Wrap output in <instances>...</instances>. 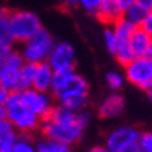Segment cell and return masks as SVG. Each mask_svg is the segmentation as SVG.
Listing matches in <instances>:
<instances>
[{
    "instance_id": "6da1fadb",
    "label": "cell",
    "mask_w": 152,
    "mask_h": 152,
    "mask_svg": "<svg viewBox=\"0 0 152 152\" xmlns=\"http://www.w3.org/2000/svg\"><path fill=\"white\" fill-rule=\"evenodd\" d=\"M91 115L87 110L74 112L63 105L53 106L50 115L41 121L39 129L43 137L73 145L83 137L89 124Z\"/></svg>"
},
{
    "instance_id": "7a4b0ae2",
    "label": "cell",
    "mask_w": 152,
    "mask_h": 152,
    "mask_svg": "<svg viewBox=\"0 0 152 152\" xmlns=\"http://www.w3.org/2000/svg\"><path fill=\"white\" fill-rule=\"evenodd\" d=\"M88 94H89V84L83 75L75 71L71 73L69 78L60 85L52 95L59 101V105L66 106L67 109L74 112L85 110L88 105Z\"/></svg>"
},
{
    "instance_id": "3957f363",
    "label": "cell",
    "mask_w": 152,
    "mask_h": 152,
    "mask_svg": "<svg viewBox=\"0 0 152 152\" xmlns=\"http://www.w3.org/2000/svg\"><path fill=\"white\" fill-rule=\"evenodd\" d=\"M6 119L13 123L14 129L20 131V134H29L39 129L42 119L21 103L20 92H10V96L4 105Z\"/></svg>"
},
{
    "instance_id": "277c9868",
    "label": "cell",
    "mask_w": 152,
    "mask_h": 152,
    "mask_svg": "<svg viewBox=\"0 0 152 152\" xmlns=\"http://www.w3.org/2000/svg\"><path fill=\"white\" fill-rule=\"evenodd\" d=\"M9 25L10 34L14 42H21V43L28 41L42 28L41 20L37 14H34L32 11H24V10L11 11Z\"/></svg>"
},
{
    "instance_id": "5b68a950",
    "label": "cell",
    "mask_w": 152,
    "mask_h": 152,
    "mask_svg": "<svg viewBox=\"0 0 152 152\" xmlns=\"http://www.w3.org/2000/svg\"><path fill=\"white\" fill-rule=\"evenodd\" d=\"M53 45H55V41L52 35L42 27L35 35H32L28 41L24 42L23 50L20 53L25 61L39 64L42 61H46Z\"/></svg>"
},
{
    "instance_id": "8992f818",
    "label": "cell",
    "mask_w": 152,
    "mask_h": 152,
    "mask_svg": "<svg viewBox=\"0 0 152 152\" xmlns=\"http://www.w3.org/2000/svg\"><path fill=\"white\" fill-rule=\"evenodd\" d=\"M124 78L134 87L148 91L152 88V60L145 56L134 57L124 66Z\"/></svg>"
},
{
    "instance_id": "52a82bcc",
    "label": "cell",
    "mask_w": 152,
    "mask_h": 152,
    "mask_svg": "<svg viewBox=\"0 0 152 152\" xmlns=\"http://www.w3.org/2000/svg\"><path fill=\"white\" fill-rule=\"evenodd\" d=\"M20 101L28 110H31L42 120L46 119L53 109V98L49 92H41L34 88H28L20 92Z\"/></svg>"
},
{
    "instance_id": "ba28073f",
    "label": "cell",
    "mask_w": 152,
    "mask_h": 152,
    "mask_svg": "<svg viewBox=\"0 0 152 152\" xmlns=\"http://www.w3.org/2000/svg\"><path fill=\"white\" fill-rule=\"evenodd\" d=\"M46 61L53 70L74 69L75 49L70 42H57V43L53 45Z\"/></svg>"
},
{
    "instance_id": "9c48e42d",
    "label": "cell",
    "mask_w": 152,
    "mask_h": 152,
    "mask_svg": "<svg viewBox=\"0 0 152 152\" xmlns=\"http://www.w3.org/2000/svg\"><path fill=\"white\" fill-rule=\"evenodd\" d=\"M140 131L133 126H119L110 131L106 137L105 145L112 152L121 151L126 145L138 141Z\"/></svg>"
},
{
    "instance_id": "30bf717a",
    "label": "cell",
    "mask_w": 152,
    "mask_h": 152,
    "mask_svg": "<svg viewBox=\"0 0 152 152\" xmlns=\"http://www.w3.org/2000/svg\"><path fill=\"white\" fill-rule=\"evenodd\" d=\"M124 106L126 101L123 95L119 92H112L102 101L98 112H99V116L102 119H115L123 113Z\"/></svg>"
},
{
    "instance_id": "8fae6325",
    "label": "cell",
    "mask_w": 152,
    "mask_h": 152,
    "mask_svg": "<svg viewBox=\"0 0 152 152\" xmlns=\"http://www.w3.org/2000/svg\"><path fill=\"white\" fill-rule=\"evenodd\" d=\"M52 78H53V69L48 64V61H42L37 64L32 88L37 91H41V92H50Z\"/></svg>"
},
{
    "instance_id": "7c38bea8",
    "label": "cell",
    "mask_w": 152,
    "mask_h": 152,
    "mask_svg": "<svg viewBox=\"0 0 152 152\" xmlns=\"http://www.w3.org/2000/svg\"><path fill=\"white\" fill-rule=\"evenodd\" d=\"M123 15V11L117 6L116 0H101L96 17L105 24H113L117 18Z\"/></svg>"
},
{
    "instance_id": "4fadbf2b",
    "label": "cell",
    "mask_w": 152,
    "mask_h": 152,
    "mask_svg": "<svg viewBox=\"0 0 152 152\" xmlns=\"http://www.w3.org/2000/svg\"><path fill=\"white\" fill-rule=\"evenodd\" d=\"M35 71H37V64L25 61L21 66V69L18 70V78H17V84H15V88H14V92H21L24 89L32 88V81H34V77H35Z\"/></svg>"
},
{
    "instance_id": "5bb4252c",
    "label": "cell",
    "mask_w": 152,
    "mask_h": 152,
    "mask_svg": "<svg viewBox=\"0 0 152 152\" xmlns=\"http://www.w3.org/2000/svg\"><path fill=\"white\" fill-rule=\"evenodd\" d=\"M149 41H151V38L148 37L147 34L144 32L140 27H137L135 29H134V32L130 35V38H129V41L127 42H129L131 50L134 52V55H135V57H137V56H144Z\"/></svg>"
},
{
    "instance_id": "9a60e30c",
    "label": "cell",
    "mask_w": 152,
    "mask_h": 152,
    "mask_svg": "<svg viewBox=\"0 0 152 152\" xmlns=\"http://www.w3.org/2000/svg\"><path fill=\"white\" fill-rule=\"evenodd\" d=\"M37 152H71V145L53 138L42 137L35 142Z\"/></svg>"
},
{
    "instance_id": "2e32d148",
    "label": "cell",
    "mask_w": 152,
    "mask_h": 152,
    "mask_svg": "<svg viewBox=\"0 0 152 152\" xmlns=\"http://www.w3.org/2000/svg\"><path fill=\"white\" fill-rule=\"evenodd\" d=\"M112 25H113L112 29H113V32H115V35L117 37V39H119L120 42L129 41L130 35H131V34L134 32V29L137 28L135 25H133V24L130 23L127 18H124L123 15H121L120 18L116 20Z\"/></svg>"
},
{
    "instance_id": "e0dca14e",
    "label": "cell",
    "mask_w": 152,
    "mask_h": 152,
    "mask_svg": "<svg viewBox=\"0 0 152 152\" xmlns=\"http://www.w3.org/2000/svg\"><path fill=\"white\" fill-rule=\"evenodd\" d=\"M10 11L9 9H0V45H9V46H13L14 39L10 34Z\"/></svg>"
},
{
    "instance_id": "ac0fdd59",
    "label": "cell",
    "mask_w": 152,
    "mask_h": 152,
    "mask_svg": "<svg viewBox=\"0 0 152 152\" xmlns=\"http://www.w3.org/2000/svg\"><path fill=\"white\" fill-rule=\"evenodd\" d=\"M17 130L14 129L13 123L10 120L4 119L0 121V142L3 148H10L14 140L17 138Z\"/></svg>"
},
{
    "instance_id": "d6986e66",
    "label": "cell",
    "mask_w": 152,
    "mask_h": 152,
    "mask_svg": "<svg viewBox=\"0 0 152 152\" xmlns=\"http://www.w3.org/2000/svg\"><path fill=\"white\" fill-rule=\"evenodd\" d=\"M9 152H37L35 144L28 134H18L17 138L11 144Z\"/></svg>"
},
{
    "instance_id": "ffe728a7",
    "label": "cell",
    "mask_w": 152,
    "mask_h": 152,
    "mask_svg": "<svg viewBox=\"0 0 152 152\" xmlns=\"http://www.w3.org/2000/svg\"><path fill=\"white\" fill-rule=\"evenodd\" d=\"M148 13H149L148 10H145L144 7H141V6H138V4H135V3H134L130 9H127L124 13H123V17L129 20L133 25L140 27L141 23H142L144 20H145V17L148 15Z\"/></svg>"
},
{
    "instance_id": "44dd1931",
    "label": "cell",
    "mask_w": 152,
    "mask_h": 152,
    "mask_svg": "<svg viewBox=\"0 0 152 152\" xmlns=\"http://www.w3.org/2000/svg\"><path fill=\"white\" fill-rule=\"evenodd\" d=\"M113 55H115L116 60L123 66L129 64L130 61L135 57L134 52L131 50V48H130V45H129V42H119V45H117V48H116V50Z\"/></svg>"
},
{
    "instance_id": "7402d4cb",
    "label": "cell",
    "mask_w": 152,
    "mask_h": 152,
    "mask_svg": "<svg viewBox=\"0 0 152 152\" xmlns=\"http://www.w3.org/2000/svg\"><path fill=\"white\" fill-rule=\"evenodd\" d=\"M106 84L113 92H117L124 84V77L119 71H109L106 74Z\"/></svg>"
},
{
    "instance_id": "603a6c76",
    "label": "cell",
    "mask_w": 152,
    "mask_h": 152,
    "mask_svg": "<svg viewBox=\"0 0 152 152\" xmlns=\"http://www.w3.org/2000/svg\"><path fill=\"white\" fill-rule=\"evenodd\" d=\"M103 39H105V45L106 48H107V50L110 52V53H115L116 48H117V45H119V39H117V37L115 35V32H113V29L112 28H107L105 31V34H103Z\"/></svg>"
},
{
    "instance_id": "cb8c5ba5",
    "label": "cell",
    "mask_w": 152,
    "mask_h": 152,
    "mask_svg": "<svg viewBox=\"0 0 152 152\" xmlns=\"http://www.w3.org/2000/svg\"><path fill=\"white\" fill-rule=\"evenodd\" d=\"M99 4H101V0H78L77 1V6H80L91 15H96Z\"/></svg>"
},
{
    "instance_id": "d4e9b609",
    "label": "cell",
    "mask_w": 152,
    "mask_h": 152,
    "mask_svg": "<svg viewBox=\"0 0 152 152\" xmlns=\"http://www.w3.org/2000/svg\"><path fill=\"white\" fill-rule=\"evenodd\" d=\"M138 144L141 145L144 152H152V131L140 133Z\"/></svg>"
},
{
    "instance_id": "484cf974",
    "label": "cell",
    "mask_w": 152,
    "mask_h": 152,
    "mask_svg": "<svg viewBox=\"0 0 152 152\" xmlns=\"http://www.w3.org/2000/svg\"><path fill=\"white\" fill-rule=\"evenodd\" d=\"M140 28H141L144 32L147 34L148 37L152 39V13H151V11L148 13V15L145 17V20H144L142 23H141Z\"/></svg>"
},
{
    "instance_id": "4316f807",
    "label": "cell",
    "mask_w": 152,
    "mask_h": 152,
    "mask_svg": "<svg viewBox=\"0 0 152 152\" xmlns=\"http://www.w3.org/2000/svg\"><path fill=\"white\" fill-rule=\"evenodd\" d=\"M119 152H144V151H142V148H141V145L138 144V141H135V142H131L129 145H126Z\"/></svg>"
},
{
    "instance_id": "83f0119b",
    "label": "cell",
    "mask_w": 152,
    "mask_h": 152,
    "mask_svg": "<svg viewBox=\"0 0 152 152\" xmlns=\"http://www.w3.org/2000/svg\"><path fill=\"white\" fill-rule=\"evenodd\" d=\"M13 46H9V45H0V63H3L4 59L13 52Z\"/></svg>"
},
{
    "instance_id": "f1b7e54d",
    "label": "cell",
    "mask_w": 152,
    "mask_h": 152,
    "mask_svg": "<svg viewBox=\"0 0 152 152\" xmlns=\"http://www.w3.org/2000/svg\"><path fill=\"white\" fill-rule=\"evenodd\" d=\"M10 92H11V91H9L7 88L0 85V106L6 105V102H7V99H9V96H10Z\"/></svg>"
},
{
    "instance_id": "f546056e",
    "label": "cell",
    "mask_w": 152,
    "mask_h": 152,
    "mask_svg": "<svg viewBox=\"0 0 152 152\" xmlns=\"http://www.w3.org/2000/svg\"><path fill=\"white\" fill-rule=\"evenodd\" d=\"M116 1H117V6L120 7V10H121L123 13H124L127 9H130V7L135 3V0H116Z\"/></svg>"
},
{
    "instance_id": "4dcf8cb0",
    "label": "cell",
    "mask_w": 152,
    "mask_h": 152,
    "mask_svg": "<svg viewBox=\"0 0 152 152\" xmlns=\"http://www.w3.org/2000/svg\"><path fill=\"white\" fill-rule=\"evenodd\" d=\"M135 4H138V6H141V7H144L145 10H148V11H151L152 0H135Z\"/></svg>"
},
{
    "instance_id": "1f68e13d",
    "label": "cell",
    "mask_w": 152,
    "mask_h": 152,
    "mask_svg": "<svg viewBox=\"0 0 152 152\" xmlns=\"http://www.w3.org/2000/svg\"><path fill=\"white\" fill-rule=\"evenodd\" d=\"M88 152H112V151L106 147V145H95V147H92Z\"/></svg>"
},
{
    "instance_id": "d6a6232c",
    "label": "cell",
    "mask_w": 152,
    "mask_h": 152,
    "mask_svg": "<svg viewBox=\"0 0 152 152\" xmlns=\"http://www.w3.org/2000/svg\"><path fill=\"white\" fill-rule=\"evenodd\" d=\"M144 56H145L147 59L152 60V39H151V41H149V43H148L147 50H145V53H144Z\"/></svg>"
},
{
    "instance_id": "836d02e7",
    "label": "cell",
    "mask_w": 152,
    "mask_h": 152,
    "mask_svg": "<svg viewBox=\"0 0 152 152\" xmlns=\"http://www.w3.org/2000/svg\"><path fill=\"white\" fill-rule=\"evenodd\" d=\"M77 1H78V0H64V3L67 7H74V6H77Z\"/></svg>"
},
{
    "instance_id": "e575fe53",
    "label": "cell",
    "mask_w": 152,
    "mask_h": 152,
    "mask_svg": "<svg viewBox=\"0 0 152 152\" xmlns=\"http://www.w3.org/2000/svg\"><path fill=\"white\" fill-rule=\"evenodd\" d=\"M6 119V109L4 106H0V121Z\"/></svg>"
},
{
    "instance_id": "d590c367",
    "label": "cell",
    "mask_w": 152,
    "mask_h": 152,
    "mask_svg": "<svg viewBox=\"0 0 152 152\" xmlns=\"http://www.w3.org/2000/svg\"><path fill=\"white\" fill-rule=\"evenodd\" d=\"M147 95H148V98H149V101L152 102V88H151V89H148V91H147Z\"/></svg>"
},
{
    "instance_id": "8d00e7d4",
    "label": "cell",
    "mask_w": 152,
    "mask_h": 152,
    "mask_svg": "<svg viewBox=\"0 0 152 152\" xmlns=\"http://www.w3.org/2000/svg\"><path fill=\"white\" fill-rule=\"evenodd\" d=\"M9 149H10V148H3V147H1V148H0V152H9Z\"/></svg>"
},
{
    "instance_id": "74e56055",
    "label": "cell",
    "mask_w": 152,
    "mask_h": 152,
    "mask_svg": "<svg viewBox=\"0 0 152 152\" xmlns=\"http://www.w3.org/2000/svg\"><path fill=\"white\" fill-rule=\"evenodd\" d=\"M0 71H1V63H0Z\"/></svg>"
},
{
    "instance_id": "f35d334b",
    "label": "cell",
    "mask_w": 152,
    "mask_h": 152,
    "mask_svg": "<svg viewBox=\"0 0 152 152\" xmlns=\"http://www.w3.org/2000/svg\"><path fill=\"white\" fill-rule=\"evenodd\" d=\"M0 148H1V142H0Z\"/></svg>"
},
{
    "instance_id": "ab89813d",
    "label": "cell",
    "mask_w": 152,
    "mask_h": 152,
    "mask_svg": "<svg viewBox=\"0 0 152 152\" xmlns=\"http://www.w3.org/2000/svg\"><path fill=\"white\" fill-rule=\"evenodd\" d=\"M151 13H152V9H151Z\"/></svg>"
}]
</instances>
